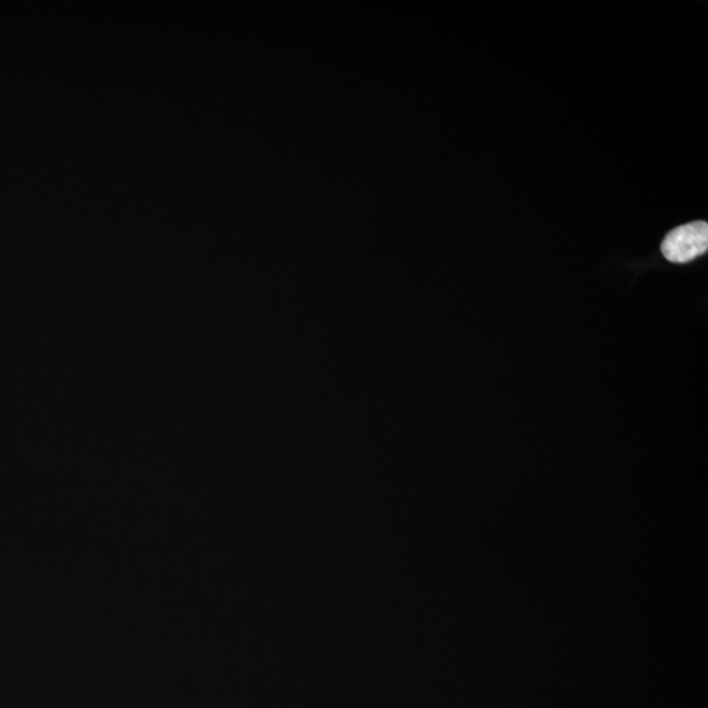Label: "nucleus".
Listing matches in <instances>:
<instances>
[{"mask_svg": "<svg viewBox=\"0 0 708 708\" xmlns=\"http://www.w3.org/2000/svg\"><path fill=\"white\" fill-rule=\"evenodd\" d=\"M708 248V225L704 220L675 228L662 242L661 250L669 262L684 264L702 256Z\"/></svg>", "mask_w": 708, "mask_h": 708, "instance_id": "f257e3e1", "label": "nucleus"}]
</instances>
